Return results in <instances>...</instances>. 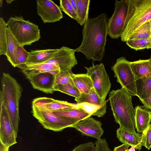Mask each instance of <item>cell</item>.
Masks as SVG:
<instances>
[{"label":"cell","instance_id":"31","mask_svg":"<svg viewBox=\"0 0 151 151\" xmlns=\"http://www.w3.org/2000/svg\"><path fill=\"white\" fill-rule=\"evenodd\" d=\"M73 74L71 69L60 71L55 77L54 86L58 85H65L69 83H73L72 78Z\"/></svg>","mask_w":151,"mask_h":151},{"label":"cell","instance_id":"44","mask_svg":"<svg viewBox=\"0 0 151 151\" xmlns=\"http://www.w3.org/2000/svg\"><path fill=\"white\" fill-rule=\"evenodd\" d=\"M149 59L151 61V55L150 56V58H149Z\"/></svg>","mask_w":151,"mask_h":151},{"label":"cell","instance_id":"45","mask_svg":"<svg viewBox=\"0 0 151 151\" xmlns=\"http://www.w3.org/2000/svg\"><path fill=\"white\" fill-rule=\"evenodd\" d=\"M150 29H151V28H150Z\"/></svg>","mask_w":151,"mask_h":151},{"label":"cell","instance_id":"23","mask_svg":"<svg viewBox=\"0 0 151 151\" xmlns=\"http://www.w3.org/2000/svg\"><path fill=\"white\" fill-rule=\"evenodd\" d=\"M73 83L81 94L88 93L93 88L91 78L86 74H74L72 76Z\"/></svg>","mask_w":151,"mask_h":151},{"label":"cell","instance_id":"34","mask_svg":"<svg viewBox=\"0 0 151 151\" xmlns=\"http://www.w3.org/2000/svg\"><path fill=\"white\" fill-rule=\"evenodd\" d=\"M151 125L142 134V146L149 150L151 148Z\"/></svg>","mask_w":151,"mask_h":151},{"label":"cell","instance_id":"11","mask_svg":"<svg viewBox=\"0 0 151 151\" xmlns=\"http://www.w3.org/2000/svg\"><path fill=\"white\" fill-rule=\"evenodd\" d=\"M75 49L63 46L58 49L52 57L45 63L58 65L60 71H63L70 69L78 64L76 58Z\"/></svg>","mask_w":151,"mask_h":151},{"label":"cell","instance_id":"21","mask_svg":"<svg viewBox=\"0 0 151 151\" xmlns=\"http://www.w3.org/2000/svg\"><path fill=\"white\" fill-rule=\"evenodd\" d=\"M58 49L32 50L29 52L26 65L44 63L50 59Z\"/></svg>","mask_w":151,"mask_h":151},{"label":"cell","instance_id":"39","mask_svg":"<svg viewBox=\"0 0 151 151\" xmlns=\"http://www.w3.org/2000/svg\"><path fill=\"white\" fill-rule=\"evenodd\" d=\"M9 147L0 141V151H9Z\"/></svg>","mask_w":151,"mask_h":151},{"label":"cell","instance_id":"15","mask_svg":"<svg viewBox=\"0 0 151 151\" xmlns=\"http://www.w3.org/2000/svg\"><path fill=\"white\" fill-rule=\"evenodd\" d=\"M55 77L48 73L39 74L29 81L34 88L47 94H52L54 89Z\"/></svg>","mask_w":151,"mask_h":151},{"label":"cell","instance_id":"17","mask_svg":"<svg viewBox=\"0 0 151 151\" xmlns=\"http://www.w3.org/2000/svg\"><path fill=\"white\" fill-rule=\"evenodd\" d=\"M116 137L123 144H127L135 149L140 150L142 146V134L130 132L119 127L116 130Z\"/></svg>","mask_w":151,"mask_h":151},{"label":"cell","instance_id":"29","mask_svg":"<svg viewBox=\"0 0 151 151\" xmlns=\"http://www.w3.org/2000/svg\"><path fill=\"white\" fill-rule=\"evenodd\" d=\"M7 25L3 18L0 17V55H6L7 50V37L6 29Z\"/></svg>","mask_w":151,"mask_h":151},{"label":"cell","instance_id":"8","mask_svg":"<svg viewBox=\"0 0 151 151\" xmlns=\"http://www.w3.org/2000/svg\"><path fill=\"white\" fill-rule=\"evenodd\" d=\"M129 0H116L115 9L108 22V35L112 39L121 37L124 27L128 9Z\"/></svg>","mask_w":151,"mask_h":151},{"label":"cell","instance_id":"42","mask_svg":"<svg viewBox=\"0 0 151 151\" xmlns=\"http://www.w3.org/2000/svg\"><path fill=\"white\" fill-rule=\"evenodd\" d=\"M14 1V0H6V1L8 4H9L12 2L13 1Z\"/></svg>","mask_w":151,"mask_h":151},{"label":"cell","instance_id":"28","mask_svg":"<svg viewBox=\"0 0 151 151\" xmlns=\"http://www.w3.org/2000/svg\"><path fill=\"white\" fill-rule=\"evenodd\" d=\"M55 91H58L71 96L78 98L81 93L74 83H69L65 85H58L54 87Z\"/></svg>","mask_w":151,"mask_h":151},{"label":"cell","instance_id":"4","mask_svg":"<svg viewBox=\"0 0 151 151\" xmlns=\"http://www.w3.org/2000/svg\"><path fill=\"white\" fill-rule=\"evenodd\" d=\"M151 20V0H129L124 29L121 37L126 42L137 29Z\"/></svg>","mask_w":151,"mask_h":151},{"label":"cell","instance_id":"25","mask_svg":"<svg viewBox=\"0 0 151 151\" xmlns=\"http://www.w3.org/2000/svg\"><path fill=\"white\" fill-rule=\"evenodd\" d=\"M52 113L57 116L72 118L80 121L92 115L80 108Z\"/></svg>","mask_w":151,"mask_h":151},{"label":"cell","instance_id":"24","mask_svg":"<svg viewBox=\"0 0 151 151\" xmlns=\"http://www.w3.org/2000/svg\"><path fill=\"white\" fill-rule=\"evenodd\" d=\"M136 96L140 100L151 96V76L136 80Z\"/></svg>","mask_w":151,"mask_h":151},{"label":"cell","instance_id":"1","mask_svg":"<svg viewBox=\"0 0 151 151\" xmlns=\"http://www.w3.org/2000/svg\"><path fill=\"white\" fill-rule=\"evenodd\" d=\"M108 17L102 13L93 18H88L84 24L83 39L76 52L82 53L86 58L101 61L104 56L108 31Z\"/></svg>","mask_w":151,"mask_h":151},{"label":"cell","instance_id":"38","mask_svg":"<svg viewBox=\"0 0 151 151\" xmlns=\"http://www.w3.org/2000/svg\"><path fill=\"white\" fill-rule=\"evenodd\" d=\"M129 145L125 144L115 147L114 148V151H127Z\"/></svg>","mask_w":151,"mask_h":151},{"label":"cell","instance_id":"2","mask_svg":"<svg viewBox=\"0 0 151 151\" xmlns=\"http://www.w3.org/2000/svg\"><path fill=\"white\" fill-rule=\"evenodd\" d=\"M109 95L115 122L120 127L131 132H136L135 111L133 106L131 96L122 88L112 90Z\"/></svg>","mask_w":151,"mask_h":151},{"label":"cell","instance_id":"14","mask_svg":"<svg viewBox=\"0 0 151 151\" xmlns=\"http://www.w3.org/2000/svg\"><path fill=\"white\" fill-rule=\"evenodd\" d=\"M102 124L100 121L89 117L74 124L71 127L79 131L83 135L98 140L101 138L104 132Z\"/></svg>","mask_w":151,"mask_h":151},{"label":"cell","instance_id":"33","mask_svg":"<svg viewBox=\"0 0 151 151\" xmlns=\"http://www.w3.org/2000/svg\"><path fill=\"white\" fill-rule=\"evenodd\" d=\"M60 8L70 17L76 20L78 19L77 13L73 9L68 0H60Z\"/></svg>","mask_w":151,"mask_h":151},{"label":"cell","instance_id":"26","mask_svg":"<svg viewBox=\"0 0 151 151\" xmlns=\"http://www.w3.org/2000/svg\"><path fill=\"white\" fill-rule=\"evenodd\" d=\"M78 23L81 26L84 25L88 18L90 0H76Z\"/></svg>","mask_w":151,"mask_h":151},{"label":"cell","instance_id":"46","mask_svg":"<svg viewBox=\"0 0 151 151\" xmlns=\"http://www.w3.org/2000/svg\"></svg>","mask_w":151,"mask_h":151},{"label":"cell","instance_id":"16","mask_svg":"<svg viewBox=\"0 0 151 151\" xmlns=\"http://www.w3.org/2000/svg\"><path fill=\"white\" fill-rule=\"evenodd\" d=\"M22 70L29 80L39 74L48 73L55 77L60 72L58 65L46 63L27 65L26 68Z\"/></svg>","mask_w":151,"mask_h":151},{"label":"cell","instance_id":"37","mask_svg":"<svg viewBox=\"0 0 151 151\" xmlns=\"http://www.w3.org/2000/svg\"><path fill=\"white\" fill-rule=\"evenodd\" d=\"M140 100L145 107L151 110V96L147 98Z\"/></svg>","mask_w":151,"mask_h":151},{"label":"cell","instance_id":"35","mask_svg":"<svg viewBox=\"0 0 151 151\" xmlns=\"http://www.w3.org/2000/svg\"><path fill=\"white\" fill-rule=\"evenodd\" d=\"M95 143L90 142L81 144L71 151H95Z\"/></svg>","mask_w":151,"mask_h":151},{"label":"cell","instance_id":"22","mask_svg":"<svg viewBox=\"0 0 151 151\" xmlns=\"http://www.w3.org/2000/svg\"><path fill=\"white\" fill-rule=\"evenodd\" d=\"M131 66L136 80L151 76V61L149 59L131 62Z\"/></svg>","mask_w":151,"mask_h":151},{"label":"cell","instance_id":"20","mask_svg":"<svg viewBox=\"0 0 151 151\" xmlns=\"http://www.w3.org/2000/svg\"><path fill=\"white\" fill-rule=\"evenodd\" d=\"M7 37V50L6 56L7 59L14 67H17V50L20 45L8 27L6 29Z\"/></svg>","mask_w":151,"mask_h":151},{"label":"cell","instance_id":"32","mask_svg":"<svg viewBox=\"0 0 151 151\" xmlns=\"http://www.w3.org/2000/svg\"><path fill=\"white\" fill-rule=\"evenodd\" d=\"M29 55V52L26 51L24 47L19 45L17 50V67L22 70L26 68Z\"/></svg>","mask_w":151,"mask_h":151},{"label":"cell","instance_id":"3","mask_svg":"<svg viewBox=\"0 0 151 151\" xmlns=\"http://www.w3.org/2000/svg\"><path fill=\"white\" fill-rule=\"evenodd\" d=\"M1 83L0 101H3L17 136L20 122L19 103L23 90L17 80L8 73H3Z\"/></svg>","mask_w":151,"mask_h":151},{"label":"cell","instance_id":"40","mask_svg":"<svg viewBox=\"0 0 151 151\" xmlns=\"http://www.w3.org/2000/svg\"><path fill=\"white\" fill-rule=\"evenodd\" d=\"M73 9L77 13V4L76 0H68Z\"/></svg>","mask_w":151,"mask_h":151},{"label":"cell","instance_id":"12","mask_svg":"<svg viewBox=\"0 0 151 151\" xmlns=\"http://www.w3.org/2000/svg\"><path fill=\"white\" fill-rule=\"evenodd\" d=\"M37 13L44 23H54L63 17L61 10L50 0L36 1Z\"/></svg>","mask_w":151,"mask_h":151},{"label":"cell","instance_id":"7","mask_svg":"<svg viewBox=\"0 0 151 151\" xmlns=\"http://www.w3.org/2000/svg\"><path fill=\"white\" fill-rule=\"evenodd\" d=\"M32 113L43 127L55 132H61L71 127L80 121L75 119L55 115L52 112L39 110L32 106Z\"/></svg>","mask_w":151,"mask_h":151},{"label":"cell","instance_id":"19","mask_svg":"<svg viewBox=\"0 0 151 151\" xmlns=\"http://www.w3.org/2000/svg\"><path fill=\"white\" fill-rule=\"evenodd\" d=\"M135 111V128L138 132L142 133L150 125L151 112L139 106Z\"/></svg>","mask_w":151,"mask_h":151},{"label":"cell","instance_id":"41","mask_svg":"<svg viewBox=\"0 0 151 151\" xmlns=\"http://www.w3.org/2000/svg\"><path fill=\"white\" fill-rule=\"evenodd\" d=\"M135 148L134 147H132L129 149H128L127 151H135Z\"/></svg>","mask_w":151,"mask_h":151},{"label":"cell","instance_id":"10","mask_svg":"<svg viewBox=\"0 0 151 151\" xmlns=\"http://www.w3.org/2000/svg\"><path fill=\"white\" fill-rule=\"evenodd\" d=\"M0 141L9 147L16 144L17 137L2 101H0Z\"/></svg>","mask_w":151,"mask_h":151},{"label":"cell","instance_id":"5","mask_svg":"<svg viewBox=\"0 0 151 151\" xmlns=\"http://www.w3.org/2000/svg\"><path fill=\"white\" fill-rule=\"evenodd\" d=\"M7 27L20 46L30 45L40 38V30L36 24L21 16L11 17L6 23Z\"/></svg>","mask_w":151,"mask_h":151},{"label":"cell","instance_id":"18","mask_svg":"<svg viewBox=\"0 0 151 151\" xmlns=\"http://www.w3.org/2000/svg\"><path fill=\"white\" fill-rule=\"evenodd\" d=\"M75 100L77 104L87 103L95 105L100 107L104 114L106 112V101L104 100L100 97L93 87L89 93L81 94L80 97L75 98Z\"/></svg>","mask_w":151,"mask_h":151},{"label":"cell","instance_id":"9","mask_svg":"<svg viewBox=\"0 0 151 151\" xmlns=\"http://www.w3.org/2000/svg\"><path fill=\"white\" fill-rule=\"evenodd\" d=\"M84 68L87 70L86 74L92 81L93 87L96 93L100 97L105 100L111 84L104 64L101 63L90 67Z\"/></svg>","mask_w":151,"mask_h":151},{"label":"cell","instance_id":"30","mask_svg":"<svg viewBox=\"0 0 151 151\" xmlns=\"http://www.w3.org/2000/svg\"><path fill=\"white\" fill-rule=\"evenodd\" d=\"M126 44L136 50L151 48V39L128 40Z\"/></svg>","mask_w":151,"mask_h":151},{"label":"cell","instance_id":"36","mask_svg":"<svg viewBox=\"0 0 151 151\" xmlns=\"http://www.w3.org/2000/svg\"><path fill=\"white\" fill-rule=\"evenodd\" d=\"M95 151H111L109 147L106 140L102 139L97 140L95 142Z\"/></svg>","mask_w":151,"mask_h":151},{"label":"cell","instance_id":"6","mask_svg":"<svg viewBox=\"0 0 151 151\" xmlns=\"http://www.w3.org/2000/svg\"><path fill=\"white\" fill-rule=\"evenodd\" d=\"M117 82L131 96H136V79L131 66V62L124 57L117 59L111 67Z\"/></svg>","mask_w":151,"mask_h":151},{"label":"cell","instance_id":"43","mask_svg":"<svg viewBox=\"0 0 151 151\" xmlns=\"http://www.w3.org/2000/svg\"><path fill=\"white\" fill-rule=\"evenodd\" d=\"M3 0H0V6L1 7L2 6Z\"/></svg>","mask_w":151,"mask_h":151},{"label":"cell","instance_id":"27","mask_svg":"<svg viewBox=\"0 0 151 151\" xmlns=\"http://www.w3.org/2000/svg\"><path fill=\"white\" fill-rule=\"evenodd\" d=\"M151 20H150L137 29L127 40L151 39Z\"/></svg>","mask_w":151,"mask_h":151},{"label":"cell","instance_id":"13","mask_svg":"<svg viewBox=\"0 0 151 151\" xmlns=\"http://www.w3.org/2000/svg\"><path fill=\"white\" fill-rule=\"evenodd\" d=\"M32 106L39 110L51 112L78 109L77 104L46 97H40L35 99L32 102Z\"/></svg>","mask_w":151,"mask_h":151}]
</instances>
